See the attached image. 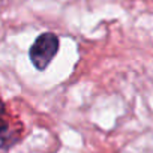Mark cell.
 <instances>
[{"label": "cell", "instance_id": "cell-1", "mask_svg": "<svg viewBox=\"0 0 153 153\" xmlns=\"http://www.w3.org/2000/svg\"><path fill=\"white\" fill-rule=\"evenodd\" d=\"M59 45H60V41H59L57 35H54L51 32L41 33L36 38V41L32 44L30 51H29L33 66L38 71L47 69V66L56 57V54L59 51Z\"/></svg>", "mask_w": 153, "mask_h": 153}, {"label": "cell", "instance_id": "cell-2", "mask_svg": "<svg viewBox=\"0 0 153 153\" xmlns=\"http://www.w3.org/2000/svg\"><path fill=\"white\" fill-rule=\"evenodd\" d=\"M17 140H18V132L12 126L11 114L6 105L0 101V144H2V147H9L14 146Z\"/></svg>", "mask_w": 153, "mask_h": 153}]
</instances>
